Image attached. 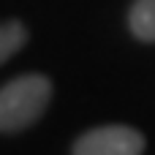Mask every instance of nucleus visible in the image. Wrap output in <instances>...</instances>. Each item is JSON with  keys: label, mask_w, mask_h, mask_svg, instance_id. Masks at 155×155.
<instances>
[{"label": "nucleus", "mask_w": 155, "mask_h": 155, "mask_svg": "<svg viewBox=\"0 0 155 155\" xmlns=\"http://www.w3.org/2000/svg\"><path fill=\"white\" fill-rule=\"evenodd\" d=\"M128 30L134 38L155 44V0H134L128 8Z\"/></svg>", "instance_id": "7ed1b4c3"}, {"label": "nucleus", "mask_w": 155, "mask_h": 155, "mask_svg": "<svg viewBox=\"0 0 155 155\" xmlns=\"http://www.w3.org/2000/svg\"><path fill=\"white\" fill-rule=\"evenodd\" d=\"M144 147L147 142L136 128L112 123L84 131L74 142L71 155H142Z\"/></svg>", "instance_id": "f03ea898"}, {"label": "nucleus", "mask_w": 155, "mask_h": 155, "mask_svg": "<svg viewBox=\"0 0 155 155\" xmlns=\"http://www.w3.org/2000/svg\"><path fill=\"white\" fill-rule=\"evenodd\" d=\"M52 101V79L22 74L0 87V134H19L35 125Z\"/></svg>", "instance_id": "f257e3e1"}, {"label": "nucleus", "mask_w": 155, "mask_h": 155, "mask_svg": "<svg viewBox=\"0 0 155 155\" xmlns=\"http://www.w3.org/2000/svg\"><path fill=\"white\" fill-rule=\"evenodd\" d=\"M25 44H27V27L19 19L0 22V65L5 60H11Z\"/></svg>", "instance_id": "20e7f679"}]
</instances>
